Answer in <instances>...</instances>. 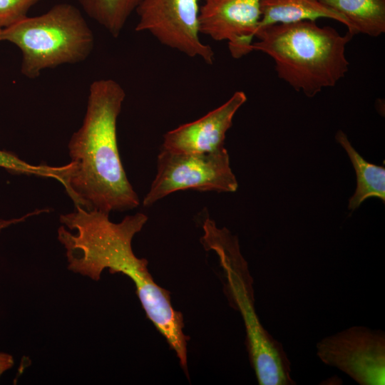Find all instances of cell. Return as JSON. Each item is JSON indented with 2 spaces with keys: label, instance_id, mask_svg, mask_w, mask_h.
<instances>
[{
  "label": "cell",
  "instance_id": "6da1fadb",
  "mask_svg": "<svg viewBox=\"0 0 385 385\" xmlns=\"http://www.w3.org/2000/svg\"><path fill=\"white\" fill-rule=\"evenodd\" d=\"M75 207L60 215L63 225L58 229L68 269L94 281L101 279L105 269L128 276L148 318L174 351H183L188 337L183 333L182 313L173 308L170 292L155 282L148 260L137 257L133 251V238L143 229L148 216L137 212L115 223L109 220V213Z\"/></svg>",
  "mask_w": 385,
  "mask_h": 385
},
{
  "label": "cell",
  "instance_id": "7a4b0ae2",
  "mask_svg": "<svg viewBox=\"0 0 385 385\" xmlns=\"http://www.w3.org/2000/svg\"><path fill=\"white\" fill-rule=\"evenodd\" d=\"M125 97L123 88L113 79L90 85L84 119L69 140L71 162L60 181L75 207L110 213L140 204L118 147L117 120Z\"/></svg>",
  "mask_w": 385,
  "mask_h": 385
},
{
  "label": "cell",
  "instance_id": "3957f363",
  "mask_svg": "<svg viewBox=\"0 0 385 385\" xmlns=\"http://www.w3.org/2000/svg\"><path fill=\"white\" fill-rule=\"evenodd\" d=\"M354 35L342 36L314 21L276 24L259 29L252 51L263 52L275 63L278 77L295 91L313 97L334 86L349 70L346 44Z\"/></svg>",
  "mask_w": 385,
  "mask_h": 385
},
{
  "label": "cell",
  "instance_id": "277c9868",
  "mask_svg": "<svg viewBox=\"0 0 385 385\" xmlns=\"http://www.w3.org/2000/svg\"><path fill=\"white\" fill-rule=\"evenodd\" d=\"M201 242L215 251L227 282V289L245 323L250 362L260 385L293 384L290 363L279 342L263 328L254 306L252 280L242 257L237 238L226 229L218 228L206 218Z\"/></svg>",
  "mask_w": 385,
  "mask_h": 385
},
{
  "label": "cell",
  "instance_id": "5b68a950",
  "mask_svg": "<svg viewBox=\"0 0 385 385\" xmlns=\"http://www.w3.org/2000/svg\"><path fill=\"white\" fill-rule=\"evenodd\" d=\"M0 38L20 49L21 72L29 78L47 68L83 61L94 46L92 30L81 12L68 3L2 29Z\"/></svg>",
  "mask_w": 385,
  "mask_h": 385
},
{
  "label": "cell",
  "instance_id": "8992f818",
  "mask_svg": "<svg viewBox=\"0 0 385 385\" xmlns=\"http://www.w3.org/2000/svg\"><path fill=\"white\" fill-rule=\"evenodd\" d=\"M237 188L225 148L204 153L162 149L157 159V173L143 205L151 206L178 190L233 192Z\"/></svg>",
  "mask_w": 385,
  "mask_h": 385
},
{
  "label": "cell",
  "instance_id": "52a82bcc",
  "mask_svg": "<svg viewBox=\"0 0 385 385\" xmlns=\"http://www.w3.org/2000/svg\"><path fill=\"white\" fill-rule=\"evenodd\" d=\"M200 0H142L136 8V31H147L160 43L212 65L214 51L200 38Z\"/></svg>",
  "mask_w": 385,
  "mask_h": 385
},
{
  "label": "cell",
  "instance_id": "ba28073f",
  "mask_svg": "<svg viewBox=\"0 0 385 385\" xmlns=\"http://www.w3.org/2000/svg\"><path fill=\"white\" fill-rule=\"evenodd\" d=\"M317 354L325 364L344 372L361 385L385 384V336L380 330L354 326L318 342Z\"/></svg>",
  "mask_w": 385,
  "mask_h": 385
},
{
  "label": "cell",
  "instance_id": "9c48e42d",
  "mask_svg": "<svg viewBox=\"0 0 385 385\" xmlns=\"http://www.w3.org/2000/svg\"><path fill=\"white\" fill-rule=\"evenodd\" d=\"M262 0H204L200 7V31L215 41H227L232 56L251 51L261 17Z\"/></svg>",
  "mask_w": 385,
  "mask_h": 385
},
{
  "label": "cell",
  "instance_id": "30bf717a",
  "mask_svg": "<svg viewBox=\"0 0 385 385\" xmlns=\"http://www.w3.org/2000/svg\"><path fill=\"white\" fill-rule=\"evenodd\" d=\"M243 91H236L222 105L202 118L169 130L163 135L162 149L185 153H204L225 148L227 131L234 115L246 102Z\"/></svg>",
  "mask_w": 385,
  "mask_h": 385
},
{
  "label": "cell",
  "instance_id": "8fae6325",
  "mask_svg": "<svg viewBox=\"0 0 385 385\" xmlns=\"http://www.w3.org/2000/svg\"><path fill=\"white\" fill-rule=\"evenodd\" d=\"M260 11L257 31L272 24L315 21L319 18L331 19L348 27L343 16L327 8L319 0H262Z\"/></svg>",
  "mask_w": 385,
  "mask_h": 385
},
{
  "label": "cell",
  "instance_id": "7c38bea8",
  "mask_svg": "<svg viewBox=\"0 0 385 385\" xmlns=\"http://www.w3.org/2000/svg\"><path fill=\"white\" fill-rule=\"evenodd\" d=\"M343 16L348 31L377 37L385 32V0H319Z\"/></svg>",
  "mask_w": 385,
  "mask_h": 385
},
{
  "label": "cell",
  "instance_id": "4fadbf2b",
  "mask_svg": "<svg viewBox=\"0 0 385 385\" xmlns=\"http://www.w3.org/2000/svg\"><path fill=\"white\" fill-rule=\"evenodd\" d=\"M336 140L346 150L356 175V188L349 200V210L353 211L369 197L385 201V168L366 161L352 146L346 135L339 130Z\"/></svg>",
  "mask_w": 385,
  "mask_h": 385
},
{
  "label": "cell",
  "instance_id": "5bb4252c",
  "mask_svg": "<svg viewBox=\"0 0 385 385\" xmlns=\"http://www.w3.org/2000/svg\"><path fill=\"white\" fill-rule=\"evenodd\" d=\"M78 1L87 15L116 38L142 0H78Z\"/></svg>",
  "mask_w": 385,
  "mask_h": 385
},
{
  "label": "cell",
  "instance_id": "9a60e30c",
  "mask_svg": "<svg viewBox=\"0 0 385 385\" xmlns=\"http://www.w3.org/2000/svg\"><path fill=\"white\" fill-rule=\"evenodd\" d=\"M0 168L16 175L50 178L60 182L66 165L55 167L31 165L21 160L14 153L0 150Z\"/></svg>",
  "mask_w": 385,
  "mask_h": 385
},
{
  "label": "cell",
  "instance_id": "2e32d148",
  "mask_svg": "<svg viewBox=\"0 0 385 385\" xmlns=\"http://www.w3.org/2000/svg\"><path fill=\"white\" fill-rule=\"evenodd\" d=\"M41 0H0V28L4 29L28 16L29 10Z\"/></svg>",
  "mask_w": 385,
  "mask_h": 385
},
{
  "label": "cell",
  "instance_id": "e0dca14e",
  "mask_svg": "<svg viewBox=\"0 0 385 385\" xmlns=\"http://www.w3.org/2000/svg\"><path fill=\"white\" fill-rule=\"evenodd\" d=\"M44 212H48V210L47 209L36 210L35 211L29 212L21 217L11 218V219H8V220L0 219V232H1V230H3L5 228H7L8 227L11 225L23 222L25 220H26L28 217L32 215H36Z\"/></svg>",
  "mask_w": 385,
  "mask_h": 385
},
{
  "label": "cell",
  "instance_id": "ac0fdd59",
  "mask_svg": "<svg viewBox=\"0 0 385 385\" xmlns=\"http://www.w3.org/2000/svg\"><path fill=\"white\" fill-rule=\"evenodd\" d=\"M14 363V358L11 354L0 352V377L4 372L13 366Z\"/></svg>",
  "mask_w": 385,
  "mask_h": 385
},
{
  "label": "cell",
  "instance_id": "d6986e66",
  "mask_svg": "<svg viewBox=\"0 0 385 385\" xmlns=\"http://www.w3.org/2000/svg\"><path fill=\"white\" fill-rule=\"evenodd\" d=\"M1 29H2L0 28V36H1ZM0 41H1V38H0Z\"/></svg>",
  "mask_w": 385,
  "mask_h": 385
}]
</instances>
